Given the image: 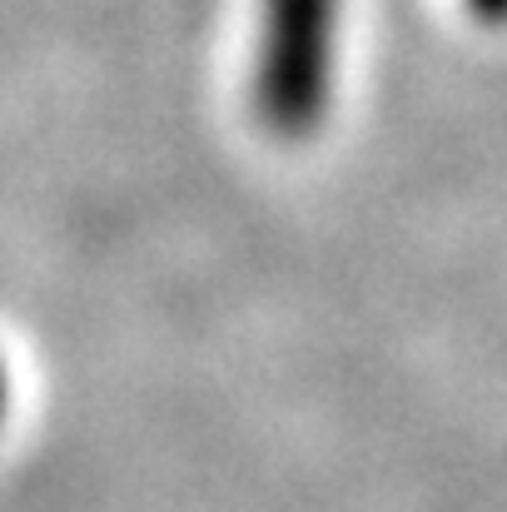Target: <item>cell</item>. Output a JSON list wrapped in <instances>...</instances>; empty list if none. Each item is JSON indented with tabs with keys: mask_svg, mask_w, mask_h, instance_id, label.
I'll return each instance as SVG.
<instances>
[{
	"mask_svg": "<svg viewBox=\"0 0 507 512\" xmlns=\"http://www.w3.org/2000/svg\"><path fill=\"white\" fill-rule=\"evenodd\" d=\"M483 15H507V0H473Z\"/></svg>",
	"mask_w": 507,
	"mask_h": 512,
	"instance_id": "cell-2",
	"label": "cell"
},
{
	"mask_svg": "<svg viewBox=\"0 0 507 512\" xmlns=\"http://www.w3.org/2000/svg\"><path fill=\"white\" fill-rule=\"evenodd\" d=\"M5 403H10V383H5V363H0V423H5Z\"/></svg>",
	"mask_w": 507,
	"mask_h": 512,
	"instance_id": "cell-3",
	"label": "cell"
},
{
	"mask_svg": "<svg viewBox=\"0 0 507 512\" xmlns=\"http://www.w3.org/2000/svg\"><path fill=\"white\" fill-rule=\"evenodd\" d=\"M334 35L338 0H264L254 105L274 135L304 140L319 130L334 75Z\"/></svg>",
	"mask_w": 507,
	"mask_h": 512,
	"instance_id": "cell-1",
	"label": "cell"
}]
</instances>
